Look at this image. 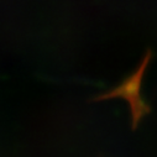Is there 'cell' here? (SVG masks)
Returning <instances> with one entry per match:
<instances>
[{
    "mask_svg": "<svg viewBox=\"0 0 157 157\" xmlns=\"http://www.w3.org/2000/svg\"><path fill=\"white\" fill-rule=\"evenodd\" d=\"M152 58V52L148 50L145 55V57L141 59L137 69L130 74L126 79H124L119 86L113 88L111 90L100 94L99 97L94 98V101L99 100H106V99H113V98H121L126 100L130 105L131 110V123H132V129H136L139 123L142 120L150 113V106L144 101L141 98V86H142V78L145 75V71L148 66L150 59Z\"/></svg>",
    "mask_w": 157,
    "mask_h": 157,
    "instance_id": "obj_1",
    "label": "cell"
}]
</instances>
